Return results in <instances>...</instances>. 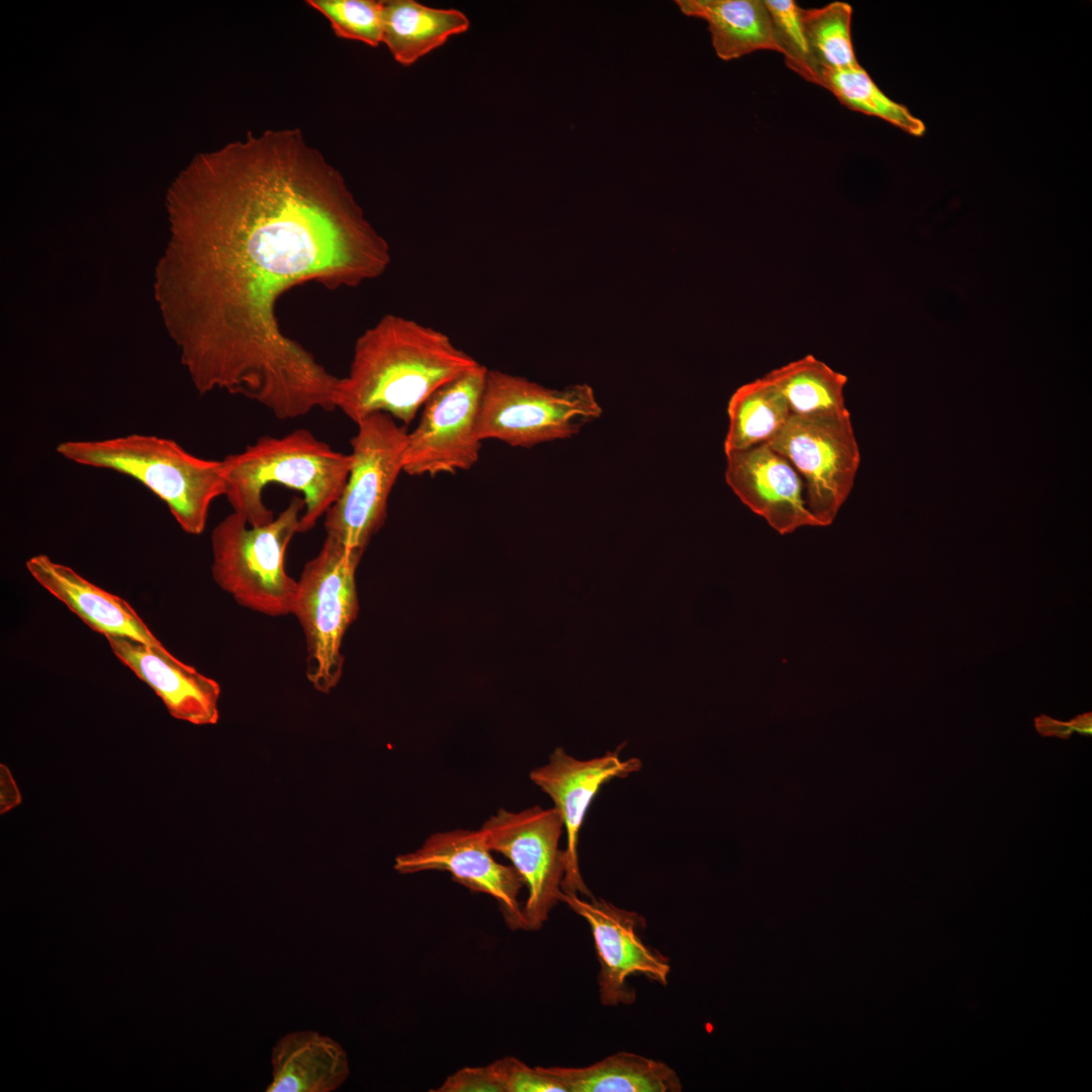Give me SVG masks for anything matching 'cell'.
I'll return each instance as SVG.
<instances>
[{
	"label": "cell",
	"instance_id": "obj_6",
	"mask_svg": "<svg viewBox=\"0 0 1092 1092\" xmlns=\"http://www.w3.org/2000/svg\"><path fill=\"white\" fill-rule=\"evenodd\" d=\"M362 554L327 536L297 580L291 615L305 636L306 677L324 694L342 676V642L359 611L355 576Z\"/></svg>",
	"mask_w": 1092,
	"mask_h": 1092
},
{
	"label": "cell",
	"instance_id": "obj_19",
	"mask_svg": "<svg viewBox=\"0 0 1092 1092\" xmlns=\"http://www.w3.org/2000/svg\"><path fill=\"white\" fill-rule=\"evenodd\" d=\"M680 11L707 21L716 55L723 61L756 51L780 53L764 0H676Z\"/></svg>",
	"mask_w": 1092,
	"mask_h": 1092
},
{
	"label": "cell",
	"instance_id": "obj_2",
	"mask_svg": "<svg viewBox=\"0 0 1092 1092\" xmlns=\"http://www.w3.org/2000/svg\"><path fill=\"white\" fill-rule=\"evenodd\" d=\"M478 364L443 332L388 313L356 340L337 408L356 424L384 413L407 425L437 389Z\"/></svg>",
	"mask_w": 1092,
	"mask_h": 1092
},
{
	"label": "cell",
	"instance_id": "obj_16",
	"mask_svg": "<svg viewBox=\"0 0 1092 1092\" xmlns=\"http://www.w3.org/2000/svg\"><path fill=\"white\" fill-rule=\"evenodd\" d=\"M106 640L115 657L156 693L173 718L199 726L217 723L220 686L216 680L182 662L165 646L126 637Z\"/></svg>",
	"mask_w": 1092,
	"mask_h": 1092
},
{
	"label": "cell",
	"instance_id": "obj_5",
	"mask_svg": "<svg viewBox=\"0 0 1092 1092\" xmlns=\"http://www.w3.org/2000/svg\"><path fill=\"white\" fill-rule=\"evenodd\" d=\"M303 510L302 497L294 496L266 525L251 526L233 512L213 528L212 578L242 607L270 617L291 615L297 580L287 574L284 559Z\"/></svg>",
	"mask_w": 1092,
	"mask_h": 1092
},
{
	"label": "cell",
	"instance_id": "obj_4",
	"mask_svg": "<svg viewBox=\"0 0 1092 1092\" xmlns=\"http://www.w3.org/2000/svg\"><path fill=\"white\" fill-rule=\"evenodd\" d=\"M57 452L77 464L113 470L138 480L191 535L203 532L211 503L225 491L222 460L197 457L167 438L131 434L72 440L58 444Z\"/></svg>",
	"mask_w": 1092,
	"mask_h": 1092
},
{
	"label": "cell",
	"instance_id": "obj_24",
	"mask_svg": "<svg viewBox=\"0 0 1092 1092\" xmlns=\"http://www.w3.org/2000/svg\"><path fill=\"white\" fill-rule=\"evenodd\" d=\"M819 86L830 91L844 106L882 118L912 135H922L925 124L910 110L889 98L861 67L822 70Z\"/></svg>",
	"mask_w": 1092,
	"mask_h": 1092
},
{
	"label": "cell",
	"instance_id": "obj_25",
	"mask_svg": "<svg viewBox=\"0 0 1092 1092\" xmlns=\"http://www.w3.org/2000/svg\"><path fill=\"white\" fill-rule=\"evenodd\" d=\"M852 8L834 1L820 8L802 9L808 44L820 72L860 66L851 38Z\"/></svg>",
	"mask_w": 1092,
	"mask_h": 1092
},
{
	"label": "cell",
	"instance_id": "obj_26",
	"mask_svg": "<svg viewBox=\"0 0 1092 1092\" xmlns=\"http://www.w3.org/2000/svg\"><path fill=\"white\" fill-rule=\"evenodd\" d=\"M306 3L326 16L339 37L370 47L382 42L384 1L307 0Z\"/></svg>",
	"mask_w": 1092,
	"mask_h": 1092
},
{
	"label": "cell",
	"instance_id": "obj_30",
	"mask_svg": "<svg viewBox=\"0 0 1092 1092\" xmlns=\"http://www.w3.org/2000/svg\"><path fill=\"white\" fill-rule=\"evenodd\" d=\"M1034 726L1038 734L1043 737H1058L1069 739L1074 732L1084 736L1092 735V713L1085 712L1075 716L1070 721H1061L1051 716L1041 714L1034 718Z\"/></svg>",
	"mask_w": 1092,
	"mask_h": 1092
},
{
	"label": "cell",
	"instance_id": "obj_7",
	"mask_svg": "<svg viewBox=\"0 0 1092 1092\" xmlns=\"http://www.w3.org/2000/svg\"><path fill=\"white\" fill-rule=\"evenodd\" d=\"M603 408L592 386L549 388L524 377L487 370L476 436L513 447L563 440L601 418Z\"/></svg>",
	"mask_w": 1092,
	"mask_h": 1092
},
{
	"label": "cell",
	"instance_id": "obj_12",
	"mask_svg": "<svg viewBox=\"0 0 1092 1092\" xmlns=\"http://www.w3.org/2000/svg\"><path fill=\"white\" fill-rule=\"evenodd\" d=\"M560 902L589 925L600 964L598 985L604 1005L635 1002V990L627 985L631 976L641 975L660 985L667 984L669 960L641 939L639 930L646 926L643 916L604 899L583 900L577 894L562 892Z\"/></svg>",
	"mask_w": 1092,
	"mask_h": 1092
},
{
	"label": "cell",
	"instance_id": "obj_10",
	"mask_svg": "<svg viewBox=\"0 0 1092 1092\" xmlns=\"http://www.w3.org/2000/svg\"><path fill=\"white\" fill-rule=\"evenodd\" d=\"M564 829L554 808L540 806L512 812L499 809L480 830L491 851L508 857L528 888L523 907L526 930H539L560 902L565 854L559 848Z\"/></svg>",
	"mask_w": 1092,
	"mask_h": 1092
},
{
	"label": "cell",
	"instance_id": "obj_3",
	"mask_svg": "<svg viewBox=\"0 0 1092 1092\" xmlns=\"http://www.w3.org/2000/svg\"><path fill=\"white\" fill-rule=\"evenodd\" d=\"M222 462L224 495L234 513L251 526L270 523L274 514L265 506L263 491L269 484L284 485L302 494L304 510L299 533H304L341 495L352 456L335 451L309 431L298 429L282 437L262 436Z\"/></svg>",
	"mask_w": 1092,
	"mask_h": 1092
},
{
	"label": "cell",
	"instance_id": "obj_21",
	"mask_svg": "<svg viewBox=\"0 0 1092 1092\" xmlns=\"http://www.w3.org/2000/svg\"><path fill=\"white\" fill-rule=\"evenodd\" d=\"M566 1092H678L675 1071L663 1062L619 1052L585 1067H545Z\"/></svg>",
	"mask_w": 1092,
	"mask_h": 1092
},
{
	"label": "cell",
	"instance_id": "obj_22",
	"mask_svg": "<svg viewBox=\"0 0 1092 1092\" xmlns=\"http://www.w3.org/2000/svg\"><path fill=\"white\" fill-rule=\"evenodd\" d=\"M727 414L725 454L766 442L792 415L784 394L765 375L738 387Z\"/></svg>",
	"mask_w": 1092,
	"mask_h": 1092
},
{
	"label": "cell",
	"instance_id": "obj_1",
	"mask_svg": "<svg viewBox=\"0 0 1092 1092\" xmlns=\"http://www.w3.org/2000/svg\"><path fill=\"white\" fill-rule=\"evenodd\" d=\"M167 207L156 298L196 390L279 420L336 410L340 377L282 333L276 306L294 286L353 288L390 264L342 174L298 128L248 132L195 157Z\"/></svg>",
	"mask_w": 1092,
	"mask_h": 1092
},
{
	"label": "cell",
	"instance_id": "obj_31",
	"mask_svg": "<svg viewBox=\"0 0 1092 1092\" xmlns=\"http://www.w3.org/2000/svg\"><path fill=\"white\" fill-rule=\"evenodd\" d=\"M21 802V797L7 766L1 764V814L14 808Z\"/></svg>",
	"mask_w": 1092,
	"mask_h": 1092
},
{
	"label": "cell",
	"instance_id": "obj_20",
	"mask_svg": "<svg viewBox=\"0 0 1092 1092\" xmlns=\"http://www.w3.org/2000/svg\"><path fill=\"white\" fill-rule=\"evenodd\" d=\"M469 26L467 16L457 9L434 8L415 0H387L383 4L382 42L402 66L415 64Z\"/></svg>",
	"mask_w": 1092,
	"mask_h": 1092
},
{
	"label": "cell",
	"instance_id": "obj_15",
	"mask_svg": "<svg viewBox=\"0 0 1092 1092\" xmlns=\"http://www.w3.org/2000/svg\"><path fill=\"white\" fill-rule=\"evenodd\" d=\"M726 455L725 480L735 495L781 534L820 526L794 466L766 442Z\"/></svg>",
	"mask_w": 1092,
	"mask_h": 1092
},
{
	"label": "cell",
	"instance_id": "obj_9",
	"mask_svg": "<svg viewBox=\"0 0 1092 1092\" xmlns=\"http://www.w3.org/2000/svg\"><path fill=\"white\" fill-rule=\"evenodd\" d=\"M766 443L803 476L807 505L819 525H830L851 492L860 461L848 411L792 414Z\"/></svg>",
	"mask_w": 1092,
	"mask_h": 1092
},
{
	"label": "cell",
	"instance_id": "obj_27",
	"mask_svg": "<svg viewBox=\"0 0 1092 1092\" xmlns=\"http://www.w3.org/2000/svg\"><path fill=\"white\" fill-rule=\"evenodd\" d=\"M770 14L780 54L789 69L819 85V70L805 34L802 9L794 0H764Z\"/></svg>",
	"mask_w": 1092,
	"mask_h": 1092
},
{
	"label": "cell",
	"instance_id": "obj_13",
	"mask_svg": "<svg viewBox=\"0 0 1092 1092\" xmlns=\"http://www.w3.org/2000/svg\"><path fill=\"white\" fill-rule=\"evenodd\" d=\"M616 750L589 759H578L562 747H556L548 761L530 772V780L554 803L566 831L565 874L562 892L593 898L578 864V836L585 815L601 788L613 779H624L638 771L637 757L622 759Z\"/></svg>",
	"mask_w": 1092,
	"mask_h": 1092
},
{
	"label": "cell",
	"instance_id": "obj_17",
	"mask_svg": "<svg viewBox=\"0 0 1092 1092\" xmlns=\"http://www.w3.org/2000/svg\"><path fill=\"white\" fill-rule=\"evenodd\" d=\"M25 566L37 583L105 638L126 637L164 646L125 600L97 586L73 568L44 554L30 557Z\"/></svg>",
	"mask_w": 1092,
	"mask_h": 1092
},
{
	"label": "cell",
	"instance_id": "obj_18",
	"mask_svg": "<svg viewBox=\"0 0 1092 1092\" xmlns=\"http://www.w3.org/2000/svg\"><path fill=\"white\" fill-rule=\"evenodd\" d=\"M271 1064L267 1092H332L350 1072L343 1046L311 1030L282 1036L272 1050Z\"/></svg>",
	"mask_w": 1092,
	"mask_h": 1092
},
{
	"label": "cell",
	"instance_id": "obj_29",
	"mask_svg": "<svg viewBox=\"0 0 1092 1092\" xmlns=\"http://www.w3.org/2000/svg\"><path fill=\"white\" fill-rule=\"evenodd\" d=\"M434 1092H506L497 1060L480 1067H465L448 1076Z\"/></svg>",
	"mask_w": 1092,
	"mask_h": 1092
},
{
	"label": "cell",
	"instance_id": "obj_23",
	"mask_svg": "<svg viewBox=\"0 0 1092 1092\" xmlns=\"http://www.w3.org/2000/svg\"><path fill=\"white\" fill-rule=\"evenodd\" d=\"M784 394L793 415L845 413L847 377L812 355L765 375Z\"/></svg>",
	"mask_w": 1092,
	"mask_h": 1092
},
{
	"label": "cell",
	"instance_id": "obj_14",
	"mask_svg": "<svg viewBox=\"0 0 1092 1092\" xmlns=\"http://www.w3.org/2000/svg\"><path fill=\"white\" fill-rule=\"evenodd\" d=\"M394 870L404 875L448 872L453 881L470 891L491 896L509 928L526 929L518 899L524 881L513 866L499 863L492 857L480 829L434 833L420 848L397 855Z\"/></svg>",
	"mask_w": 1092,
	"mask_h": 1092
},
{
	"label": "cell",
	"instance_id": "obj_28",
	"mask_svg": "<svg viewBox=\"0 0 1092 1092\" xmlns=\"http://www.w3.org/2000/svg\"><path fill=\"white\" fill-rule=\"evenodd\" d=\"M506 1092H566L545 1067H530L515 1057L497 1060Z\"/></svg>",
	"mask_w": 1092,
	"mask_h": 1092
},
{
	"label": "cell",
	"instance_id": "obj_8",
	"mask_svg": "<svg viewBox=\"0 0 1092 1092\" xmlns=\"http://www.w3.org/2000/svg\"><path fill=\"white\" fill-rule=\"evenodd\" d=\"M352 465L345 487L325 515L327 536L364 552L387 516V503L401 471L407 433L384 413L357 423Z\"/></svg>",
	"mask_w": 1092,
	"mask_h": 1092
},
{
	"label": "cell",
	"instance_id": "obj_11",
	"mask_svg": "<svg viewBox=\"0 0 1092 1092\" xmlns=\"http://www.w3.org/2000/svg\"><path fill=\"white\" fill-rule=\"evenodd\" d=\"M487 368L480 363L437 389L407 433L403 471L435 476L470 469L479 458L476 424Z\"/></svg>",
	"mask_w": 1092,
	"mask_h": 1092
}]
</instances>
